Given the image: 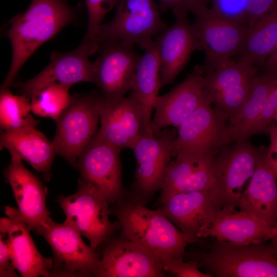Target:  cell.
I'll use <instances>...</instances> for the list:
<instances>
[{
  "label": "cell",
  "instance_id": "1",
  "mask_svg": "<svg viewBox=\"0 0 277 277\" xmlns=\"http://www.w3.org/2000/svg\"><path fill=\"white\" fill-rule=\"evenodd\" d=\"M74 16V9L64 0H32L25 12L13 17L6 31L12 48V61L1 88L12 86L32 54L72 23Z\"/></svg>",
  "mask_w": 277,
  "mask_h": 277
},
{
  "label": "cell",
  "instance_id": "2",
  "mask_svg": "<svg viewBox=\"0 0 277 277\" xmlns=\"http://www.w3.org/2000/svg\"><path fill=\"white\" fill-rule=\"evenodd\" d=\"M110 208L121 225V235L156 254L163 267L184 260L189 240L157 209H150L127 195Z\"/></svg>",
  "mask_w": 277,
  "mask_h": 277
},
{
  "label": "cell",
  "instance_id": "3",
  "mask_svg": "<svg viewBox=\"0 0 277 277\" xmlns=\"http://www.w3.org/2000/svg\"><path fill=\"white\" fill-rule=\"evenodd\" d=\"M192 259L212 276L277 277V249L263 242L248 245L215 240Z\"/></svg>",
  "mask_w": 277,
  "mask_h": 277
},
{
  "label": "cell",
  "instance_id": "4",
  "mask_svg": "<svg viewBox=\"0 0 277 277\" xmlns=\"http://www.w3.org/2000/svg\"><path fill=\"white\" fill-rule=\"evenodd\" d=\"M56 201L64 211L65 222L86 238L94 250L121 229L117 220L112 222L111 204L91 183L80 179L77 191L70 195H60Z\"/></svg>",
  "mask_w": 277,
  "mask_h": 277
},
{
  "label": "cell",
  "instance_id": "5",
  "mask_svg": "<svg viewBox=\"0 0 277 277\" xmlns=\"http://www.w3.org/2000/svg\"><path fill=\"white\" fill-rule=\"evenodd\" d=\"M159 11L154 0H119L113 19L100 27L95 43L96 51L104 44L120 41L144 49L153 36L168 27Z\"/></svg>",
  "mask_w": 277,
  "mask_h": 277
},
{
  "label": "cell",
  "instance_id": "6",
  "mask_svg": "<svg viewBox=\"0 0 277 277\" xmlns=\"http://www.w3.org/2000/svg\"><path fill=\"white\" fill-rule=\"evenodd\" d=\"M174 131L167 127L152 134H144L131 149L136 161L132 189L127 196L146 205L164 183L173 156Z\"/></svg>",
  "mask_w": 277,
  "mask_h": 277
},
{
  "label": "cell",
  "instance_id": "7",
  "mask_svg": "<svg viewBox=\"0 0 277 277\" xmlns=\"http://www.w3.org/2000/svg\"><path fill=\"white\" fill-rule=\"evenodd\" d=\"M259 153V148L247 139L231 146H223L218 150L213 163L214 182L209 189L218 209L239 206L243 187L254 172Z\"/></svg>",
  "mask_w": 277,
  "mask_h": 277
},
{
  "label": "cell",
  "instance_id": "8",
  "mask_svg": "<svg viewBox=\"0 0 277 277\" xmlns=\"http://www.w3.org/2000/svg\"><path fill=\"white\" fill-rule=\"evenodd\" d=\"M99 100L98 92L75 94L55 121L56 132L52 141L55 153L74 167L79 155L96 134Z\"/></svg>",
  "mask_w": 277,
  "mask_h": 277
},
{
  "label": "cell",
  "instance_id": "9",
  "mask_svg": "<svg viewBox=\"0 0 277 277\" xmlns=\"http://www.w3.org/2000/svg\"><path fill=\"white\" fill-rule=\"evenodd\" d=\"M53 253L50 276H96L101 265V256L88 246L82 235L66 222L52 221L41 233Z\"/></svg>",
  "mask_w": 277,
  "mask_h": 277
},
{
  "label": "cell",
  "instance_id": "10",
  "mask_svg": "<svg viewBox=\"0 0 277 277\" xmlns=\"http://www.w3.org/2000/svg\"><path fill=\"white\" fill-rule=\"evenodd\" d=\"M195 17L192 24L201 50L205 53L204 73L240 54L248 33L247 26L229 19L211 8Z\"/></svg>",
  "mask_w": 277,
  "mask_h": 277
},
{
  "label": "cell",
  "instance_id": "11",
  "mask_svg": "<svg viewBox=\"0 0 277 277\" xmlns=\"http://www.w3.org/2000/svg\"><path fill=\"white\" fill-rule=\"evenodd\" d=\"M121 150L96 133L75 166L81 179L93 185L111 205L127 196L122 182Z\"/></svg>",
  "mask_w": 277,
  "mask_h": 277
},
{
  "label": "cell",
  "instance_id": "12",
  "mask_svg": "<svg viewBox=\"0 0 277 277\" xmlns=\"http://www.w3.org/2000/svg\"><path fill=\"white\" fill-rule=\"evenodd\" d=\"M259 68L246 62L227 60L204 74V90L214 107L233 117L250 92Z\"/></svg>",
  "mask_w": 277,
  "mask_h": 277
},
{
  "label": "cell",
  "instance_id": "13",
  "mask_svg": "<svg viewBox=\"0 0 277 277\" xmlns=\"http://www.w3.org/2000/svg\"><path fill=\"white\" fill-rule=\"evenodd\" d=\"M101 53L93 62L94 84L103 98L114 100L131 90L133 78L142 56L134 45L120 41L101 45Z\"/></svg>",
  "mask_w": 277,
  "mask_h": 277
},
{
  "label": "cell",
  "instance_id": "14",
  "mask_svg": "<svg viewBox=\"0 0 277 277\" xmlns=\"http://www.w3.org/2000/svg\"><path fill=\"white\" fill-rule=\"evenodd\" d=\"M8 151L11 160L3 170L4 176L11 186L22 217L31 230L41 235L53 221L46 207L48 189L25 167L15 151Z\"/></svg>",
  "mask_w": 277,
  "mask_h": 277
},
{
  "label": "cell",
  "instance_id": "15",
  "mask_svg": "<svg viewBox=\"0 0 277 277\" xmlns=\"http://www.w3.org/2000/svg\"><path fill=\"white\" fill-rule=\"evenodd\" d=\"M96 277H163L160 257L145 247L121 235L104 244Z\"/></svg>",
  "mask_w": 277,
  "mask_h": 277
},
{
  "label": "cell",
  "instance_id": "16",
  "mask_svg": "<svg viewBox=\"0 0 277 277\" xmlns=\"http://www.w3.org/2000/svg\"><path fill=\"white\" fill-rule=\"evenodd\" d=\"M89 46L83 42L75 50L66 52H53L48 65L38 74L15 86L21 94L30 99L44 88L55 84L72 86L80 82L94 83L93 63Z\"/></svg>",
  "mask_w": 277,
  "mask_h": 277
},
{
  "label": "cell",
  "instance_id": "17",
  "mask_svg": "<svg viewBox=\"0 0 277 277\" xmlns=\"http://www.w3.org/2000/svg\"><path fill=\"white\" fill-rule=\"evenodd\" d=\"M207 96L178 127L173 141V156L182 151H204L217 153L224 146L229 116L212 107Z\"/></svg>",
  "mask_w": 277,
  "mask_h": 277
},
{
  "label": "cell",
  "instance_id": "18",
  "mask_svg": "<svg viewBox=\"0 0 277 277\" xmlns=\"http://www.w3.org/2000/svg\"><path fill=\"white\" fill-rule=\"evenodd\" d=\"M99 110L101 127L96 134L115 147L131 149L146 134L142 109L133 92L114 100L100 95Z\"/></svg>",
  "mask_w": 277,
  "mask_h": 277
},
{
  "label": "cell",
  "instance_id": "19",
  "mask_svg": "<svg viewBox=\"0 0 277 277\" xmlns=\"http://www.w3.org/2000/svg\"><path fill=\"white\" fill-rule=\"evenodd\" d=\"M207 97L202 65H196L181 83L156 98L151 122L153 133L169 126L178 127Z\"/></svg>",
  "mask_w": 277,
  "mask_h": 277
},
{
  "label": "cell",
  "instance_id": "20",
  "mask_svg": "<svg viewBox=\"0 0 277 277\" xmlns=\"http://www.w3.org/2000/svg\"><path fill=\"white\" fill-rule=\"evenodd\" d=\"M216 153L204 151L178 152L169 166L157 204L160 206L175 193L210 189L214 182L213 163Z\"/></svg>",
  "mask_w": 277,
  "mask_h": 277
},
{
  "label": "cell",
  "instance_id": "21",
  "mask_svg": "<svg viewBox=\"0 0 277 277\" xmlns=\"http://www.w3.org/2000/svg\"><path fill=\"white\" fill-rule=\"evenodd\" d=\"M274 234V227L246 211L230 207L217 210L197 237L248 245L272 239Z\"/></svg>",
  "mask_w": 277,
  "mask_h": 277
},
{
  "label": "cell",
  "instance_id": "22",
  "mask_svg": "<svg viewBox=\"0 0 277 277\" xmlns=\"http://www.w3.org/2000/svg\"><path fill=\"white\" fill-rule=\"evenodd\" d=\"M186 236L190 244L218 210L209 189L182 192L170 195L157 209Z\"/></svg>",
  "mask_w": 277,
  "mask_h": 277
},
{
  "label": "cell",
  "instance_id": "23",
  "mask_svg": "<svg viewBox=\"0 0 277 277\" xmlns=\"http://www.w3.org/2000/svg\"><path fill=\"white\" fill-rule=\"evenodd\" d=\"M155 42L162 87L172 83L193 52L201 50L193 24L188 22L187 17L176 18L172 26L157 35Z\"/></svg>",
  "mask_w": 277,
  "mask_h": 277
},
{
  "label": "cell",
  "instance_id": "24",
  "mask_svg": "<svg viewBox=\"0 0 277 277\" xmlns=\"http://www.w3.org/2000/svg\"><path fill=\"white\" fill-rule=\"evenodd\" d=\"M7 217H1L0 227L6 231L13 262L22 277L50 276L53 260L45 258L37 250L30 234L31 229L17 209L7 206Z\"/></svg>",
  "mask_w": 277,
  "mask_h": 277
},
{
  "label": "cell",
  "instance_id": "25",
  "mask_svg": "<svg viewBox=\"0 0 277 277\" xmlns=\"http://www.w3.org/2000/svg\"><path fill=\"white\" fill-rule=\"evenodd\" d=\"M266 148H259L254 172L238 207L274 227L277 224V179L266 159Z\"/></svg>",
  "mask_w": 277,
  "mask_h": 277
},
{
  "label": "cell",
  "instance_id": "26",
  "mask_svg": "<svg viewBox=\"0 0 277 277\" xmlns=\"http://www.w3.org/2000/svg\"><path fill=\"white\" fill-rule=\"evenodd\" d=\"M0 145L1 149L15 151L22 160L41 173L45 181L50 180L56 154L52 142L36 127L1 131Z\"/></svg>",
  "mask_w": 277,
  "mask_h": 277
},
{
  "label": "cell",
  "instance_id": "27",
  "mask_svg": "<svg viewBox=\"0 0 277 277\" xmlns=\"http://www.w3.org/2000/svg\"><path fill=\"white\" fill-rule=\"evenodd\" d=\"M136 67L131 92L137 98L143 112L145 133L152 134L151 128L153 104L162 87L160 62L155 41H151L144 49Z\"/></svg>",
  "mask_w": 277,
  "mask_h": 277
},
{
  "label": "cell",
  "instance_id": "28",
  "mask_svg": "<svg viewBox=\"0 0 277 277\" xmlns=\"http://www.w3.org/2000/svg\"><path fill=\"white\" fill-rule=\"evenodd\" d=\"M276 79L277 72L269 71H265L255 76L246 101L227 123L224 138V145L245 139L246 132L258 118Z\"/></svg>",
  "mask_w": 277,
  "mask_h": 277
},
{
  "label": "cell",
  "instance_id": "29",
  "mask_svg": "<svg viewBox=\"0 0 277 277\" xmlns=\"http://www.w3.org/2000/svg\"><path fill=\"white\" fill-rule=\"evenodd\" d=\"M277 43V5L248 31L239 60L260 68Z\"/></svg>",
  "mask_w": 277,
  "mask_h": 277
},
{
  "label": "cell",
  "instance_id": "30",
  "mask_svg": "<svg viewBox=\"0 0 277 277\" xmlns=\"http://www.w3.org/2000/svg\"><path fill=\"white\" fill-rule=\"evenodd\" d=\"M31 99L24 94H13L9 88H1L0 126L1 131L27 127L39 123L31 114Z\"/></svg>",
  "mask_w": 277,
  "mask_h": 277
},
{
  "label": "cell",
  "instance_id": "31",
  "mask_svg": "<svg viewBox=\"0 0 277 277\" xmlns=\"http://www.w3.org/2000/svg\"><path fill=\"white\" fill-rule=\"evenodd\" d=\"M71 87L55 84L44 88L31 98L32 112L56 121L71 102Z\"/></svg>",
  "mask_w": 277,
  "mask_h": 277
},
{
  "label": "cell",
  "instance_id": "32",
  "mask_svg": "<svg viewBox=\"0 0 277 277\" xmlns=\"http://www.w3.org/2000/svg\"><path fill=\"white\" fill-rule=\"evenodd\" d=\"M88 11V27L83 40L90 48L91 55L96 52L95 39L105 15L117 4L118 0H85Z\"/></svg>",
  "mask_w": 277,
  "mask_h": 277
},
{
  "label": "cell",
  "instance_id": "33",
  "mask_svg": "<svg viewBox=\"0 0 277 277\" xmlns=\"http://www.w3.org/2000/svg\"><path fill=\"white\" fill-rule=\"evenodd\" d=\"M277 112V79L270 90L256 121L245 134V138L249 136L267 132V129L273 120Z\"/></svg>",
  "mask_w": 277,
  "mask_h": 277
},
{
  "label": "cell",
  "instance_id": "34",
  "mask_svg": "<svg viewBox=\"0 0 277 277\" xmlns=\"http://www.w3.org/2000/svg\"><path fill=\"white\" fill-rule=\"evenodd\" d=\"M15 270L7 233L0 227V276L17 277Z\"/></svg>",
  "mask_w": 277,
  "mask_h": 277
},
{
  "label": "cell",
  "instance_id": "35",
  "mask_svg": "<svg viewBox=\"0 0 277 277\" xmlns=\"http://www.w3.org/2000/svg\"><path fill=\"white\" fill-rule=\"evenodd\" d=\"M199 267L197 261L192 259L187 262L182 260L164 267V269L166 272L177 277H212L211 275L200 271Z\"/></svg>",
  "mask_w": 277,
  "mask_h": 277
},
{
  "label": "cell",
  "instance_id": "36",
  "mask_svg": "<svg viewBox=\"0 0 277 277\" xmlns=\"http://www.w3.org/2000/svg\"><path fill=\"white\" fill-rule=\"evenodd\" d=\"M277 5V0H246L247 26L251 27Z\"/></svg>",
  "mask_w": 277,
  "mask_h": 277
},
{
  "label": "cell",
  "instance_id": "37",
  "mask_svg": "<svg viewBox=\"0 0 277 277\" xmlns=\"http://www.w3.org/2000/svg\"><path fill=\"white\" fill-rule=\"evenodd\" d=\"M270 145L266 148V157L277 179V126L270 124L267 129Z\"/></svg>",
  "mask_w": 277,
  "mask_h": 277
},
{
  "label": "cell",
  "instance_id": "38",
  "mask_svg": "<svg viewBox=\"0 0 277 277\" xmlns=\"http://www.w3.org/2000/svg\"><path fill=\"white\" fill-rule=\"evenodd\" d=\"M159 8L161 12L171 10L175 18L187 17L189 11L182 0H157Z\"/></svg>",
  "mask_w": 277,
  "mask_h": 277
},
{
  "label": "cell",
  "instance_id": "39",
  "mask_svg": "<svg viewBox=\"0 0 277 277\" xmlns=\"http://www.w3.org/2000/svg\"><path fill=\"white\" fill-rule=\"evenodd\" d=\"M189 12L195 16L206 11L211 0H182Z\"/></svg>",
  "mask_w": 277,
  "mask_h": 277
},
{
  "label": "cell",
  "instance_id": "40",
  "mask_svg": "<svg viewBox=\"0 0 277 277\" xmlns=\"http://www.w3.org/2000/svg\"><path fill=\"white\" fill-rule=\"evenodd\" d=\"M266 71L277 72V43L264 65Z\"/></svg>",
  "mask_w": 277,
  "mask_h": 277
},
{
  "label": "cell",
  "instance_id": "41",
  "mask_svg": "<svg viewBox=\"0 0 277 277\" xmlns=\"http://www.w3.org/2000/svg\"><path fill=\"white\" fill-rule=\"evenodd\" d=\"M275 230V234L273 238L271 239L272 240L274 247L277 249V224L274 227Z\"/></svg>",
  "mask_w": 277,
  "mask_h": 277
},
{
  "label": "cell",
  "instance_id": "42",
  "mask_svg": "<svg viewBox=\"0 0 277 277\" xmlns=\"http://www.w3.org/2000/svg\"><path fill=\"white\" fill-rule=\"evenodd\" d=\"M273 120H275V122H276V126H277V112H276V113L275 114V115L274 116V118H273Z\"/></svg>",
  "mask_w": 277,
  "mask_h": 277
}]
</instances>
